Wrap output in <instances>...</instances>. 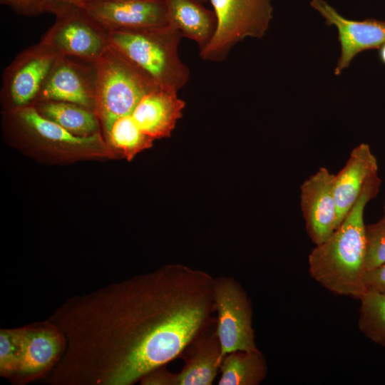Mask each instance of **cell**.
Listing matches in <instances>:
<instances>
[{"label": "cell", "instance_id": "6da1fadb", "mask_svg": "<svg viewBox=\"0 0 385 385\" xmlns=\"http://www.w3.org/2000/svg\"><path fill=\"white\" fill-rule=\"evenodd\" d=\"M210 274L180 264L68 297L48 319L66 349L51 385H132L214 323Z\"/></svg>", "mask_w": 385, "mask_h": 385}, {"label": "cell", "instance_id": "7a4b0ae2", "mask_svg": "<svg viewBox=\"0 0 385 385\" xmlns=\"http://www.w3.org/2000/svg\"><path fill=\"white\" fill-rule=\"evenodd\" d=\"M378 174L366 183L357 202L340 225L323 242L317 245L308 257L309 272L331 292L359 299L366 292V225L364 213L367 203L380 189Z\"/></svg>", "mask_w": 385, "mask_h": 385}, {"label": "cell", "instance_id": "3957f363", "mask_svg": "<svg viewBox=\"0 0 385 385\" xmlns=\"http://www.w3.org/2000/svg\"><path fill=\"white\" fill-rule=\"evenodd\" d=\"M180 33L163 27L108 32V43L156 87L178 92L189 81L190 71L182 61Z\"/></svg>", "mask_w": 385, "mask_h": 385}, {"label": "cell", "instance_id": "277c9868", "mask_svg": "<svg viewBox=\"0 0 385 385\" xmlns=\"http://www.w3.org/2000/svg\"><path fill=\"white\" fill-rule=\"evenodd\" d=\"M94 64L95 112L106 133L117 119L130 115L145 95L158 88L110 45Z\"/></svg>", "mask_w": 385, "mask_h": 385}, {"label": "cell", "instance_id": "5b68a950", "mask_svg": "<svg viewBox=\"0 0 385 385\" xmlns=\"http://www.w3.org/2000/svg\"><path fill=\"white\" fill-rule=\"evenodd\" d=\"M217 18L215 33L200 51L204 61L220 62L247 37L262 38L272 19V0H209Z\"/></svg>", "mask_w": 385, "mask_h": 385}, {"label": "cell", "instance_id": "8992f818", "mask_svg": "<svg viewBox=\"0 0 385 385\" xmlns=\"http://www.w3.org/2000/svg\"><path fill=\"white\" fill-rule=\"evenodd\" d=\"M41 41L60 56L95 62L108 46V31L86 9L65 3Z\"/></svg>", "mask_w": 385, "mask_h": 385}, {"label": "cell", "instance_id": "52a82bcc", "mask_svg": "<svg viewBox=\"0 0 385 385\" xmlns=\"http://www.w3.org/2000/svg\"><path fill=\"white\" fill-rule=\"evenodd\" d=\"M213 294L217 317L215 330L223 357L237 350H257L249 297L236 279L221 276L214 279Z\"/></svg>", "mask_w": 385, "mask_h": 385}, {"label": "cell", "instance_id": "ba28073f", "mask_svg": "<svg viewBox=\"0 0 385 385\" xmlns=\"http://www.w3.org/2000/svg\"><path fill=\"white\" fill-rule=\"evenodd\" d=\"M61 56L41 41L21 51L4 71L1 99L8 112L34 106Z\"/></svg>", "mask_w": 385, "mask_h": 385}, {"label": "cell", "instance_id": "9c48e42d", "mask_svg": "<svg viewBox=\"0 0 385 385\" xmlns=\"http://www.w3.org/2000/svg\"><path fill=\"white\" fill-rule=\"evenodd\" d=\"M8 113L19 133L43 147L82 156L107 155L109 151L100 133L88 137L75 135L42 116L34 106Z\"/></svg>", "mask_w": 385, "mask_h": 385}, {"label": "cell", "instance_id": "30bf717a", "mask_svg": "<svg viewBox=\"0 0 385 385\" xmlns=\"http://www.w3.org/2000/svg\"><path fill=\"white\" fill-rule=\"evenodd\" d=\"M24 346L18 371L9 381L14 385L42 381L62 358L66 339L48 319L24 325Z\"/></svg>", "mask_w": 385, "mask_h": 385}, {"label": "cell", "instance_id": "8fae6325", "mask_svg": "<svg viewBox=\"0 0 385 385\" xmlns=\"http://www.w3.org/2000/svg\"><path fill=\"white\" fill-rule=\"evenodd\" d=\"M96 79L94 62L61 56L50 71L37 101L69 102L95 111Z\"/></svg>", "mask_w": 385, "mask_h": 385}, {"label": "cell", "instance_id": "7c38bea8", "mask_svg": "<svg viewBox=\"0 0 385 385\" xmlns=\"http://www.w3.org/2000/svg\"><path fill=\"white\" fill-rule=\"evenodd\" d=\"M78 5L108 32L169 25L165 0H107Z\"/></svg>", "mask_w": 385, "mask_h": 385}, {"label": "cell", "instance_id": "4fadbf2b", "mask_svg": "<svg viewBox=\"0 0 385 385\" xmlns=\"http://www.w3.org/2000/svg\"><path fill=\"white\" fill-rule=\"evenodd\" d=\"M334 176L322 167L300 187V206L306 230L315 245L326 240L337 227Z\"/></svg>", "mask_w": 385, "mask_h": 385}, {"label": "cell", "instance_id": "5bb4252c", "mask_svg": "<svg viewBox=\"0 0 385 385\" xmlns=\"http://www.w3.org/2000/svg\"><path fill=\"white\" fill-rule=\"evenodd\" d=\"M311 6L324 18L327 25L337 28L341 55L335 68L336 75L347 68L359 53L379 48L385 43V21L345 19L324 0H312Z\"/></svg>", "mask_w": 385, "mask_h": 385}, {"label": "cell", "instance_id": "9a60e30c", "mask_svg": "<svg viewBox=\"0 0 385 385\" xmlns=\"http://www.w3.org/2000/svg\"><path fill=\"white\" fill-rule=\"evenodd\" d=\"M377 174V160L369 145L361 143L356 146L345 165L334 176L337 228L357 202L366 183Z\"/></svg>", "mask_w": 385, "mask_h": 385}, {"label": "cell", "instance_id": "2e32d148", "mask_svg": "<svg viewBox=\"0 0 385 385\" xmlns=\"http://www.w3.org/2000/svg\"><path fill=\"white\" fill-rule=\"evenodd\" d=\"M185 106L177 91L157 88L145 95L130 115L145 134L160 139L171 135Z\"/></svg>", "mask_w": 385, "mask_h": 385}, {"label": "cell", "instance_id": "e0dca14e", "mask_svg": "<svg viewBox=\"0 0 385 385\" xmlns=\"http://www.w3.org/2000/svg\"><path fill=\"white\" fill-rule=\"evenodd\" d=\"M215 323L203 329L191 342L192 354L181 371L175 373V385L212 384L223 359L215 327H212Z\"/></svg>", "mask_w": 385, "mask_h": 385}, {"label": "cell", "instance_id": "ac0fdd59", "mask_svg": "<svg viewBox=\"0 0 385 385\" xmlns=\"http://www.w3.org/2000/svg\"><path fill=\"white\" fill-rule=\"evenodd\" d=\"M168 24L183 37L195 41L200 51L212 40L217 28L213 10L195 0H165Z\"/></svg>", "mask_w": 385, "mask_h": 385}, {"label": "cell", "instance_id": "d6986e66", "mask_svg": "<svg viewBox=\"0 0 385 385\" xmlns=\"http://www.w3.org/2000/svg\"><path fill=\"white\" fill-rule=\"evenodd\" d=\"M44 118L75 135L88 137L100 133V120L94 111L69 102L38 101L34 105Z\"/></svg>", "mask_w": 385, "mask_h": 385}, {"label": "cell", "instance_id": "ffe728a7", "mask_svg": "<svg viewBox=\"0 0 385 385\" xmlns=\"http://www.w3.org/2000/svg\"><path fill=\"white\" fill-rule=\"evenodd\" d=\"M219 385H258L266 377L267 365L259 350H237L227 354L220 366Z\"/></svg>", "mask_w": 385, "mask_h": 385}, {"label": "cell", "instance_id": "44dd1931", "mask_svg": "<svg viewBox=\"0 0 385 385\" xmlns=\"http://www.w3.org/2000/svg\"><path fill=\"white\" fill-rule=\"evenodd\" d=\"M105 134L110 145L128 160L150 148L155 140L139 128L131 115L117 119Z\"/></svg>", "mask_w": 385, "mask_h": 385}, {"label": "cell", "instance_id": "7402d4cb", "mask_svg": "<svg viewBox=\"0 0 385 385\" xmlns=\"http://www.w3.org/2000/svg\"><path fill=\"white\" fill-rule=\"evenodd\" d=\"M359 300V330L371 341L385 348V296L367 290Z\"/></svg>", "mask_w": 385, "mask_h": 385}, {"label": "cell", "instance_id": "603a6c76", "mask_svg": "<svg viewBox=\"0 0 385 385\" xmlns=\"http://www.w3.org/2000/svg\"><path fill=\"white\" fill-rule=\"evenodd\" d=\"M24 346V326L0 329V376L9 381L21 364Z\"/></svg>", "mask_w": 385, "mask_h": 385}, {"label": "cell", "instance_id": "cb8c5ba5", "mask_svg": "<svg viewBox=\"0 0 385 385\" xmlns=\"http://www.w3.org/2000/svg\"><path fill=\"white\" fill-rule=\"evenodd\" d=\"M383 264H385V203L381 218L366 225V270Z\"/></svg>", "mask_w": 385, "mask_h": 385}, {"label": "cell", "instance_id": "d4e9b609", "mask_svg": "<svg viewBox=\"0 0 385 385\" xmlns=\"http://www.w3.org/2000/svg\"><path fill=\"white\" fill-rule=\"evenodd\" d=\"M0 2L14 12L26 16L46 13L55 14L66 3L63 0H0Z\"/></svg>", "mask_w": 385, "mask_h": 385}, {"label": "cell", "instance_id": "484cf974", "mask_svg": "<svg viewBox=\"0 0 385 385\" xmlns=\"http://www.w3.org/2000/svg\"><path fill=\"white\" fill-rule=\"evenodd\" d=\"M364 284L367 290L385 296V264L365 271Z\"/></svg>", "mask_w": 385, "mask_h": 385}, {"label": "cell", "instance_id": "4316f807", "mask_svg": "<svg viewBox=\"0 0 385 385\" xmlns=\"http://www.w3.org/2000/svg\"><path fill=\"white\" fill-rule=\"evenodd\" d=\"M140 383L142 385H175V374L168 371L163 365L145 375Z\"/></svg>", "mask_w": 385, "mask_h": 385}, {"label": "cell", "instance_id": "83f0119b", "mask_svg": "<svg viewBox=\"0 0 385 385\" xmlns=\"http://www.w3.org/2000/svg\"><path fill=\"white\" fill-rule=\"evenodd\" d=\"M64 2L80 4L86 2L98 1H107V0H63Z\"/></svg>", "mask_w": 385, "mask_h": 385}, {"label": "cell", "instance_id": "f1b7e54d", "mask_svg": "<svg viewBox=\"0 0 385 385\" xmlns=\"http://www.w3.org/2000/svg\"><path fill=\"white\" fill-rule=\"evenodd\" d=\"M379 57L381 61L385 64V43L379 48Z\"/></svg>", "mask_w": 385, "mask_h": 385}, {"label": "cell", "instance_id": "f546056e", "mask_svg": "<svg viewBox=\"0 0 385 385\" xmlns=\"http://www.w3.org/2000/svg\"><path fill=\"white\" fill-rule=\"evenodd\" d=\"M195 1H198L201 4H205V2L209 1V0H195Z\"/></svg>", "mask_w": 385, "mask_h": 385}]
</instances>
